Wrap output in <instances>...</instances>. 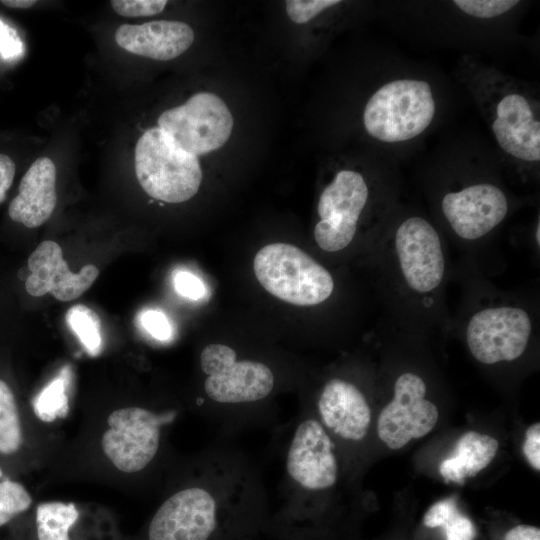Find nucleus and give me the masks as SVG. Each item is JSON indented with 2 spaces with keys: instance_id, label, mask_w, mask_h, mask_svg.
Listing matches in <instances>:
<instances>
[{
  "instance_id": "38",
  "label": "nucleus",
  "mask_w": 540,
  "mask_h": 540,
  "mask_svg": "<svg viewBox=\"0 0 540 540\" xmlns=\"http://www.w3.org/2000/svg\"><path fill=\"white\" fill-rule=\"evenodd\" d=\"M539 231H540V226H539V221H538L537 227H536V239H537L538 244L540 243Z\"/></svg>"
},
{
  "instance_id": "36",
  "label": "nucleus",
  "mask_w": 540,
  "mask_h": 540,
  "mask_svg": "<svg viewBox=\"0 0 540 540\" xmlns=\"http://www.w3.org/2000/svg\"><path fill=\"white\" fill-rule=\"evenodd\" d=\"M504 540H540V529L531 525H518L505 534Z\"/></svg>"
},
{
  "instance_id": "16",
  "label": "nucleus",
  "mask_w": 540,
  "mask_h": 540,
  "mask_svg": "<svg viewBox=\"0 0 540 540\" xmlns=\"http://www.w3.org/2000/svg\"><path fill=\"white\" fill-rule=\"evenodd\" d=\"M30 275L26 278L28 294L40 297L47 293L59 301H72L88 290L99 275V270L87 264L78 273H73L60 245L54 241L41 242L28 258Z\"/></svg>"
},
{
  "instance_id": "25",
  "label": "nucleus",
  "mask_w": 540,
  "mask_h": 540,
  "mask_svg": "<svg viewBox=\"0 0 540 540\" xmlns=\"http://www.w3.org/2000/svg\"><path fill=\"white\" fill-rule=\"evenodd\" d=\"M32 503L30 494L18 482H0V526L27 510Z\"/></svg>"
},
{
  "instance_id": "20",
  "label": "nucleus",
  "mask_w": 540,
  "mask_h": 540,
  "mask_svg": "<svg viewBox=\"0 0 540 540\" xmlns=\"http://www.w3.org/2000/svg\"><path fill=\"white\" fill-rule=\"evenodd\" d=\"M79 512L73 503H41L36 511L39 540H70L69 530L77 521Z\"/></svg>"
},
{
  "instance_id": "24",
  "label": "nucleus",
  "mask_w": 540,
  "mask_h": 540,
  "mask_svg": "<svg viewBox=\"0 0 540 540\" xmlns=\"http://www.w3.org/2000/svg\"><path fill=\"white\" fill-rule=\"evenodd\" d=\"M450 3L461 14L477 20L502 17L521 4L514 0H455Z\"/></svg>"
},
{
  "instance_id": "21",
  "label": "nucleus",
  "mask_w": 540,
  "mask_h": 540,
  "mask_svg": "<svg viewBox=\"0 0 540 540\" xmlns=\"http://www.w3.org/2000/svg\"><path fill=\"white\" fill-rule=\"evenodd\" d=\"M22 444V431L14 394L0 380V453L12 454Z\"/></svg>"
},
{
  "instance_id": "37",
  "label": "nucleus",
  "mask_w": 540,
  "mask_h": 540,
  "mask_svg": "<svg viewBox=\"0 0 540 540\" xmlns=\"http://www.w3.org/2000/svg\"><path fill=\"white\" fill-rule=\"evenodd\" d=\"M1 3L7 7L26 9L32 7L36 1L34 0H2Z\"/></svg>"
},
{
  "instance_id": "33",
  "label": "nucleus",
  "mask_w": 540,
  "mask_h": 540,
  "mask_svg": "<svg viewBox=\"0 0 540 540\" xmlns=\"http://www.w3.org/2000/svg\"><path fill=\"white\" fill-rule=\"evenodd\" d=\"M21 52V41L15 31L0 21V53L4 58H13Z\"/></svg>"
},
{
  "instance_id": "29",
  "label": "nucleus",
  "mask_w": 540,
  "mask_h": 540,
  "mask_svg": "<svg viewBox=\"0 0 540 540\" xmlns=\"http://www.w3.org/2000/svg\"><path fill=\"white\" fill-rule=\"evenodd\" d=\"M174 287L178 294L192 300L201 299L206 292L201 279L187 271H179L174 276Z\"/></svg>"
},
{
  "instance_id": "10",
  "label": "nucleus",
  "mask_w": 540,
  "mask_h": 540,
  "mask_svg": "<svg viewBox=\"0 0 540 540\" xmlns=\"http://www.w3.org/2000/svg\"><path fill=\"white\" fill-rule=\"evenodd\" d=\"M368 197L369 188L360 172L343 169L336 173L318 200L320 220L314 238L321 249L337 252L351 243Z\"/></svg>"
},
{
  "instance_id": "14",
  "label": "nucleus",
  "mask_w": 540,
  "mask_h": 540,
  "mask_svg": "<svg viewBox=\"0 0 540 540\" xmlns=\"http://www.w3.org/2000/svg\"><path fill=\"white\" fill-rule=\"evenodd\" d=\"M508 208L502 189L486 182L448 192L441 201L445 219L454 232L466 240L488 234L504 220Z\"/></svg>"
},
{
  "instance_id": "9",
  "label": "nucleus",
  "mask_w": 540,
  "mask_h": 540,
  "mask_svg": "<svg viewBox=\"0 0 540 540\" xmlns=\"http://www.w3.org/2000/svg\"><path fill=\"white\" fill-rule=\"evenodd\" d=\"M158 128L179 148L198 156L226 143L233 128V117L221 98L200 92L183 105L165 110L158 118Z\"/></svg>"
},
{
  "instance_id": "28",
  "label": "nucleus",
  "mask_w": 540,
  "mask_h": 540,
  "mask_svg": "<svg viewBox=\"0 0 540 540\" xmlns=\"http://www.w3.org/2000/svg\"><path fill=\"white\" fill-rule=\"evenodd\" d=\"M142 326L154 338L166 341L172 336V327L164 313L158 310H146L141 315Z\"/></svg>"
},
{
  "instance_id": "26",
  "label": "nucleus",
  "mask_w": 540,
  "mask_h": 540,
  "mask_svg": "<svg viewBox=\"0 0 540 540\" xmlns=\"http://www.w3.org/2000/svg\"><path fill=\"white\" fill-rule=\"evenodd\" d=\"M340 2L339 0H289L286 2V12L294 23L304 24Z\"/></svg>"
},
{
  "instance_id": "2",
  "label": "nucleus",
  "mask_w": 540,
  "mask_h": 540,
  "mask_svg": "<svg viewBox=\"0 0 540 540\" xmlns=\"http://www.w3.org/2000/svg\"><path fill=\"white\" fill-rule=\"evenodd\" d=\"M282 504L272 513L270 528L306 530L315 500L336 487L340 475L337 445L314 412L303 411L282 430Z\"/></svg>"
},
{
  "instance_id": "23",
  "label": "nucleus",
  "mask_w": 540,
  "mask_h": 540,
  "mask_svg": "<svg viewBox=\"0 0 540 540\" xmlns=\"http://www.w3.org/2000/svg\"><path fill=\"white\" fill-rule=\"evenodd\" d=\"M36 416L44 422H52L57 417H66L69 405L66 394L65 374L52 380L33 401Z\"/></svg>"
},
{
  "instance_id": "31",
  "label": "nucleus",
  "mask_w": 540,
  "mask_h": 540,
  "mask_svg": "<svg viewBox=\"0 0 540 540\" xmlns=\"http://www.w3.org/2000/svg\"><path fill=\"white\" fill-rule=\"evenodd\" d=\"M446 540H474L472 521L457 511L444 525Z\"/></svg>"
},
{
  "instance_id": "35",
  "label": "nucleus",
  "mask_w": 540,
  "mask_h": 540,
  "mask_svg": "<svg viewBox=\"0 0 540 540\" xmlns=\"http://www.w3.org/2000/svg\"><path fill=\"white\" fill-rule=\"evenodd\" d=\"M309 531L275 532L266 529L258 535L241 540H309Z\"/></svg>"
},
{
  "instance_id": "17",
  "label": "nucleus",
  "mask_w": 540,
  "mask_h": 540,
  "mask_svg": "<svg viewBox=\"0 0 540 540\" xmlns=\"http://www.w3.org/2000/svg\"><path fill=\"white\" fill-rule=\"evenodd\" d=\"M117 44L126 51L167 61L185 52L194 41L192 28L184 22L155 20L140 25L123 24L115 33Z\"/></svg>"
},
{
  "instance_id": "5",
  "label": "nucleus",
  "mask_w": 540,
  "mask_h": 540,
  "mask_svg": "<svg viewBox=\"0 0 540 540\" xmlns=\"http://www.w3.org/2000/svg\"><path fill=\"white\" fill-rule=\"evenodd\" d=\"M437 99L431 84L420 78L399 77L379 86L362 113L363 127L373 139L399 144L418 138L432 125Z\"/></svg>"
},
{
  "instance_id": "4",
  "label": "nucleus",
  "mask_w": 540,
  "mask_h": 540,
  "mask_svg": "<svg viewBox=\"0 0 540 540\" xmlns=\"http://www.w3.org/2000/svg\"><path fill=\"white\" fill-rule=\"evenodd\" d=\"M199 365L205 375V397L197 399V404L210 402L208 415L223 432L269 424L275 418L267 410L277 382L268 364L239 358L232 347L211 343L202 349Z\"/></svg>"
},
{
  "instance_id": "39",
  "label": "nucleus",
  "mask_w": 540,
  "mask_h": 540,
  "mask_svg": "<svg viewBox=\"0 0 540 540\" xmlns=\"http://www.w3.org/2000/svg\"><path fill=\"white\" fill-rule=\"evenodd\" d=\"M1 476H2V469H1V467H0V477H1Z\"/></svg>"
},
{
  "instance_id": "18",
  "label": "nucleus",
  "mask_w": 540,
  "mask_h": 540,
  "mask_svg": "<svg viewBox=\"0 0 540 540\" xmlns=\"http://www.w3.org/2000/svg\"><path fill=\"white\" fill-rule=\"evenodd\" d=\"M56 203L55 164L48 157H40L22 177L19 193L11 201L8 213L13 221L36 228L50 218Z\"/></svg>"
},
{
  "instance_id": "30",
  "label": "nucleus",
  "mask_w": 540,
  "mask_h": 540,
  "mask_svg": "<svg viewBox=\"0 0 540 540\" xmlns=\"http://www.w3.org/2000/svg\"><path fill=\"white\" fill-rule=\"evenodd\" d=\"M457 511L454 498L438 501L424 515L423 524L429 528L443 527Z\"/></svg>"
},
{
  "instance_id": "34",
  "label": "nucleus",
  "mask_w": 540,
  "mask_h": 540,
  "mask_svg": "<svg viewBox=\"0 0 540 540\" xmlns=\"http://www.w3.org/2000/svg\"><path fill=\"white\" fill-rule=\"evenodd\" d=\"M15 175V164L13 160L0 154V203L5 200L6 192L10 188Z\"/></svg>"
},
{
  "instance_id": "22",
  "label": "nucleus",
  "mask_w": 540,
  "mask_h": 540,
  "mask_svg": "<svg viewBox=\"0 0 540 540\" xmlns=\"http://www.w3.org/2000/svg\"><path fill=\"white\" fill-rule=\"evenodd\" d=\"M70 328L77 335L90 355L101 350V320L97 313L85 305H74L66 313Z\"/></svg>"
},
{
  "instance_id": "13",
  "label": "nucleus",
  "mask_w": 540,
  "mask_h": 540,
  "mask_svg": "<svg viewBox=\"0 0 540 540\" xmlns=\"http://www.w3.org/2000/svg\"><path fill=\"white\" fill-rule=\"evenodd\" d=\"M395 247L409 287L426 293L440 285L445 271L444 255L440 237L426 219H405L396 230Z\"/></svg>"
},
{
  "instance_id": "12",
  "label": "nucleus",
  "mask_w": 540,
  "mask_h": 540,
  "mask_svg": "<svg viewBox=\"0 0 540 540\" xmlns=\"http://www.w3.org/2000/svg\"><path fill=\"white\" fill-rule=\"evenodd\" d=\"M426 385L413 373L400 375L394 385V397L380 412L377 433L392 450L404 447L435 427L439 412L434 403L425 399Z\"/></svg>"
},
{
  "instance_id": "27",
  "label": "nucleus",
  "mask_w": 540,
  "mask_h": 540,
  "mask_svg": "<svg viewBox=\"0 0 540 540\" xmlns=\"http://www.w3.org/2000/svg\"><path fill=\"white\" fill-rule=\"evenodd\" d=\"M113 10L123 17H145L160 13L166 0H112Z\"/></svg>"
},
{
  "instance_id": "7",
  "label": "nucleus",
  "mask_w": 540,
  "mask_h": 540,
  "mask_svg": "<svg viewBox=\"0 0 540 540\" xmlns=\"http://www.w3.org/2000/svg\"><path fill=\"white\" fill-rule=\"evenodd\" d=\"M259 283L273 296L294 305L312 306L330 297V273L306 252L287 243L261 248L254 258Z\"/></svg>"
},
{
  "instance_id": "3",
  "label": "nucleus",
  "mask_w": 540,
  "mask_h": 540,
  "mask_svg": "<svg viewBox=\"0 0 540 540\" xmlns=\"http://www.w3.org/2000/svg\"><path fill=\"white\" fill-rule=\"evenodd\" d=\"M460 82L472 95L501 152L513 162H540V105L520 80L464 55L457 66Z\"/></svg>"
},
{
  "instance_id": "8",
  "label": "nucleus",
  "mask_w": 540,
  "mask_h": 540,
  "mask_svg": "<svg viewBox=\"0 0 540 540\" xmlns=\"http://www.w3.org/2000/svg\"><path fill=\"white\" fill-rule=\"evenodd\" d=\"M175 411L156 413L143 407H126L112 412L109 429L102 437L105 455L121 471L145 469L160 448L162 427L176 418Z\"/></svg>"
},
{
  "instance_id": "6",
  "label": "nucleus",
  "mask_w": 540,
  "mask_h": 540,
  "mask_svg": "<svg viewBox=\"0 0 540 540\" xmlns=\"http://www.w3.org/2000/svg\"><path fill=\"white\" fill-rule=\"evenodd\" d=\"M135 173L149 196L168 203L193 197L202 180L197 156L179 148L158 127L147 130L138 139Z\"/></svg>"
},
{
  "instance_id": "11",
  "label": "nucleus",
  "mask_w": 540,
  "mask_h": 540,
  "mask_svg": "<svg viewBox=\"0 0 540 540\" xmlns=\"http://www.w3.org/2000/svg\"><path fill=\"white\" fill-rule=\"evenodd\" d=\"M531 321L526 311L496 307L474 314L467 326L466 339L471 354L483 364L512 361L528 345Z\"/></svg>"
},
{
  "instance_id": "1",
  "label": "nucleus",
  "mask_w": 540,
  "mask_h": 540,
  "mask_svg": "<svg viewBox=\"0 0 540 540\" xmlns=\"http://www.w3.org/2000/svg\"><path fill=\"white\" fill-rule=\"evenodd\" d=\"M271 517L258 467L237 447L219 442L202 455L195 481L157 509L147 540H241L265 531Z\"/></svg>"
},
{
  "instance_id": "32",
  "label": "nucleus",
  "mask_w": 540,
  "mask_h": 540,
  "mask_svg": "<svg viewBox=\"0 0 540 540\" xmlns=\"http://www.w3.org/2000/svg\"><path fill=\"white\" fill-rule=\"evenodd\" d=\"M523 454L528 463L537 471L540 470V424H532L525 433L522 447Z\"/></svg>"
},
{
  "instance_id": "19",
  "label": "nucleus",
  "mask_w": 540,
  "mask_h": 540,
  "mask_svg": "<svg viewBox=\"0 0 540 540\" xmlns=\"http://www.w3.org/2000/svg\"><path fill=\"white\" fill-rule=\"evenodd\" d=\"M498 447L494 437L469 431L459 438L455 453L442 461L439 472L446 481L463 483L491 463Z\"/></svg>"
},
{
  "instance_id": "15",
  "label": "nucleus",
  "mask_w": 540,
  "mask_h": 540,
  "mask_svg": "<svg viewBox=\"0 0 540 540\" xmlns=\"http://www.w3.org/2000/svg\"><path fill=\"white\" fill-rule=\"evenodd\" d=\"M314 414L330 436L351 443L366 437L372 419L362 391L341 378H332L324 384Z\"/></svg>"
}]
</instances>
